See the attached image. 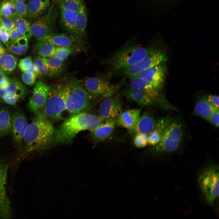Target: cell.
I'll return each instance as SVG.
<instances>
[{"label":"cell","instance_id":"14","mask_svg":"<svg viewBox=\"0 0 219 219\" xmlns=\"http://www.w3.org/2000/svg\"><path fill=\"white\" fill-rule=\"evenodd\" d=\"M165 69V66L161 63L141 71L135 76L144 80L159 91L162 88L164 83Z\"/></svg>","mask_w":219,"mask_h":219},{"label":"cell","instance_id":"34","mask_svg":"<svg viewBox=\"0 0 219 219\" xmlns=\"http://www.w3.org/2000/svg\"><path fill=\"white\" fill-rule=\"evenodd\" d=\"M38 74V76L48 75V64L46 57L39 56L36 57L33 63Z\"/></svg>","mask_w":219,"mask_h":219},{"label":"cell","instance_id":"23","mask_svg":"<svg viewBox=\"0 0 219 219\" xmlns=\"http://www.w3.org/2000/svg\"><path fill=\"white\" fill-rule=\"evenodd\" d=\"M131 78L129 87L145 92L154 97L160 98L163 97L159 94L158 91L144 80L137 76Z\"/></svg>","mask_w":219,"mask_h":219},{"label":"cell","instance_id":"46","mask_svg":"<svg viewBox=\"0 0 219 219\" xmlns=\"http://www.w3.org/2000/svg\"><path fill=\"white\" fill-rule=\"evenodd\" d=\"M9 32L11 38L12 42L23 36L15 27Z\"/></svg>","mask_w":219,"mask_h":219},{"label":"cell","instance_id":"7","mask_svg":"<svg viewBox=\"0 0 219 219\" xmlns=\"http://www.w3.org/2000/svg\"><path fill=\"white\" fill-rule=\"evenodd\" d=\"M198 182L206 202L213 203L219 196V166L210 164L201 171Z\"/></svg>","mask_w":219,"mask_h":219},{"label":"cell","instance_id":"30","mask_svg":"<svg viewBox=\"0 0 219 219\" xmlns=\"http://www.w3.org/2000/svg\"><path fill=\"white\" fill-rule=\"evenodd\" d=\"M56 47L49 42L40 40L37 41L35 49L39 56L46 58L54 55Z\"/></svg>","mask_w":219,"mask_h":219},{"label":"cell","instance_id":"9","mask_svg":"<svg viewBox=\"0 0 219 219\" xmlns=\"http://www.w3.org/2000/svg\"><path fill=\"white\" fill-rule=\"evenodd\" d=\"M165 59V56L162 51L155 49H149L146 55L137 64L116 72L120 75L131 78L141 71L159 65Z\"/></svg>","mask_w":219,"mask_h":219},{"label":"cell","instance_id":"50","mask_svg":"<svg viewBox=\"0 0 219 219\" xmlns=\"http://www.w3.org/2000/svg\"><path fill=\"white\" fill-rule=\"evenodd\" d=\"M5 50L2 44L0 43V57L5 54Z\"/></svg>","mask_w":219,"mask_h":219},{"label":"cell","instance_id":"3","mask_svg":"<svg viewBox=\"0 0 219 219\" xmlns=\"http://www.w3.org/2000/svg\"><path fill=\"white\" fill-rule=\"evenodd\" d=\"M66 110L74 114L88 109L92 99L83 87L81 80L72 79L63 84Z\"/></svg>","mask_w":219,"mask_h":219},{"label":"cell","instance_id":"10","mask_svg":"<svg viewBox=\"0 0 219 219\" xmlns=\"http://www.w3.org/2000/svg\"><path fill=\"white\" fill-rule=\"evenodd\" d=\"M81 83L92 99L112 96L117 88L111 85L106 79L100 76L87 78L81 80Z\"/></svg>","mask_w":219,"mask_h":219},{"label":"cell","instance_id":"45","mask_svg":"<svg viewBox=\"0 0 219 219\" xmlns=\"http://www.w3.org/2000/svg\"><path fill=\"white\" fill-rule=\"evenodd\" d=\"M209 103L214 107L219 108V97L216 95H210L207 97Z\"/></svg>","mask_w":219,"mask_h":219},{"label":"cell","instance_id":"21","mask_svg":"<svg viewBox=\"0 0 219 219\" xmlns=\"http://www.w3.org/2000/svg\"><path fill=\"white\" fill-rule=\"evenodd\" d=\"M61 23L69 33L78 40L76 26V12L71 10L61 9Z\"/></svg>","mask_w":219,"mask_h":219},{"label":"cell","instance_id":"19","mask_svg":"<svg viewBox=\"0 0 219 219\" xmlns=\"http://www.w3.org/2000/svg\"><path fill=\"white\" fill-rule=\"evenodd\" d=\"M141 109H129L122 112L117 120V125L131 132L140 116Z\"/></svg>","mask_w":219,"mask_h":219},{"label":"cell","instance_id":"35","mask_svg":"<svg viewBox=\"0 0 219 219\" xmlns=\"http://www.w3.org/2000/svg\"><path fill=\"white\" fill-rule=\"evenodd\" d=\"M1 16L13 18L16 16V10L13 2L11 1L1 2L0 3Z\"/></svg>","mask_w":219,"mask_h":219},{"label":"cell","instance_id":"2","mask_svg":"<svg viewBox=\"0 0 219 219\" xmlns=\"http://www.w3.org/2000/svg\"><path fill=\"white\" fill-rule=\"evenodd\" d=\"M56 130L48 119L36 116L28 124L23 141L28 151L41 150L52 144Z\"/></svg>","mask_w":219,"mask_h":219},{"label":"cell","instance_id":"31","mask_svg":"<svg viewBox=\"0 0 219 219\" xmlns=\"http://www.w3.org/2000/svg\"><path fill=\"white\" fill-rule=\"evenodd\" d=\"M28 39L23 36L13 42L8 47L10 53L18 55L25 54L28 49Z\"/></svg>","mask_w":219,"mask_h":219},{"label":"cell","instance_id":"27","mask_svg":"<svg viewBox=\"0 0 219 219\" xmlns=\"http://www.w3.org/2000/svg\"><path fill=\"white\" fill-rule=\"evenodd\" d=\"M12 132V118L9 110L5 108L0 110V139Z\"/></svg>","mask_w":219,"mask_h":219},{"label":"cell","instance_id":"53","mask_svg":"<svg viewBox=\"0 0 219 219\" xmlns=\"http://www.w3.org/2000/svg\"><path fill=\"white\" fill-rule=\"evenodd\" d=\"M158 0V1H170V0Z\"/></svg>","mask_w":219,"mask_h":219},{"label":"cell","instance_id":"6","mask_svg":"<svg viewBox=\"0 0 219 219\" xmlns=\"http://www.w3.org/2000/svg\"><path fill=\"white\" fill-rule=\"evenodd\" d=\"M65 109L63 84H61L50 87L45 104L36 113L38 117L58 120L62 119V113Z\"/></svg>","mask_w":219,"mask_h":219},{"label":"cell","instance_id":"33","mask_svg":"<svg viewBox=\"0 0 219 219\" xmlns=\"http://www.w3.org/2000/svg\"><path fill=\"white\" fill-rule=\"evenodd\" d=\"M60 8L72 10L76 12L85 4L83 0H53Z\"/></svg>","mask_w":219,"mask_h":219},{"label":"cell","instance_id":"48","mask_svg":"<svg viewBox=\"0 0 219 219\" xmlns=\"http://www.w3.org/2000/svg\"><path fill=\"white\" fill-rule=\"evenodd\" d=\"M10 79L5 73L0 75V89L3 88L8 83Z\"/></svg>","mask_w":219,"mask_h":219},{"label":"cell","instance_id":"8","mask_svg":"<svg viewBox=\"0 0 219 219\" xmlns=\"http://www.w3.org/2000/svg\"><path fill=\"white\" fill-rule=\"evenodd\" d=\"M58 15L55 4L53 2L44 15L36 19L31 24L32 36L38 40L49 34L54 33Z\"/></svg>","mask_w":219,"mask_h":219},{"label":"cell","instance_id":"22","mask_svg":"<svg viewBox=\"0 0 219 219\" xmlns=\"http://www.w3.org/2000/svg\"><path fill=\"white\" fill-rule=\"evenodd\" d=\"M40 40L49 42L57 47H69L73 49L77 47L73 39L64 33H51L37 41Z\"/></svg>","mask_w":219,"mask_h":219},{"label":"cell","instance_id":"43","mask_svg":"<svg viewBox=\"0 0 219 219\" xmlns=\"http://www.w3.org/2000/svg\"><path fill=\"white\" fill-rule=\"evenodd\" d=\"M0 25L9 31H10L15 27L13 18L1 16L0 18Z\"/></svg>","mask_w":219,"mask_h":219},{"label":"cell","instance_id":"5","mask_svg":"<svg viewBox=\"0 0 219 219\" xmlns=\"http://www.w3.org/2000/svg\"><path fill=\"white\" fill-rule=\"evenodd\" d=\"M184 135L182 122L178 118L174 119L163 133L159 142L154 146L155 153L161 155L176 151L182 143Z\"/></svg>","mask_w":219,"mask_h":219},{"label":"cell","instance_id":"17","mask_svg":"<svg viewBox=\"0 0 219 219\" xmlns=\"http://www.w3.org/2000/svg\"><path fill=\"white\" fill-rule=\"evenodd\" d=\"M27 92L26 86L20 81L10 79L7 85L0 89V98L2 99L5 97L16 96L21 99Z\"/></svg>","mask_w":219,"mask_h":219},{"label":"cell","instance_id":"20","mask_svg":"<svg viewBox=\"0 0 219 219\" xmlns=\"http://www.w3.org/2000/svg\"><path fill=\"white\" fill-rule=\"evenodd\" d=\"M50 0H30L27 4L26 17L36 19L41 16L50 6Z\"/></svg>","mask_w":219,"mask_h":219},{"label":"cell","instance_id":"42","mask_svg":"<svg viewBox=\"0 0 219 219\" xmlns=\"http://www.w3.org/2000/svg\"><path fill=\"white\" fill-rule=\"evenodd\" d=\"M30 57H28L20 59L19 61L18 67L22 71H28L33 64Z\"/></svg>","mask_w":219,"mask_h":219},{"label":"cell","instance_id":"29","mask_svg":"<svg viewBox=\"0 0 219 219\" xmlns=\"http://www.w3.org/2000/svg\"><path fill=\"white\" fill-rule=\"evenodd\" d=\"M17 63V59L12 54H5L0 57V68L5 73L12 72L16 67Z\"/></svg>","mask_w":219,"mask_h":219},{"label":"cell","instance_id":"37","mask_svg":"<svg viewBox=\"0 0 219 219\" xmlns=\"http://www.w3.org/2000/svg\"><path fill=\"white\" fill-rule=\"evenodd\" d=\"M74 51L73 48L71 47L56 46L53 56L64 61Z\"/></svg>","mask_w":219,"mask_h":219},{"label":"cell","instance_id":"26","mask_svg":"<svg viewBox=\"0 0 219 219\" xmlns=\"http://www.w3.org/2000/svg\"><path fill=\"white\" fill-rule=\"evenodd\" d=\"M87 19V12L84 5L76 12V29L79 39L85 36Z\"/></svg>","mask_w":219,"mask_h":219},{"label":"cell","instance_id":"32","mask_svg":"<svg viewBox=\"0 0 219 219\" xmlns=\"http://www.w3.org/2000/svg\"><path fill=\"white\" fill-rule=\"evenodd\" d=\"M15 27L22 35L28 40L32 35L31 31V24L24 18L15 16L13 18Z\"/></svg>","mask_w":219,"mask_h":219},{"label":"cell","instance_id":"16","mask_svg":"<svg viewBox=\"0 0 219 219\" xmlns=\"http://www.w3.org/2000/svg\"><path fill=\"white\" fill-rule=\"evenodd\" d=\"M28 125L23 113L17 112L13 115L12 117V132L14 141L17 144H21Z\"/></svg>","mask_w":219,"mask_h":219},{"label":"cell","instance_id":"25","mask_svg":"<svg viewBox=\"0 0 219 219\" xmlns=\"http://www.w3.org/2000/svg\"><path fill=\"white\" fill-rule=\"evenodd\" d=\"M208 102L207 97L203 96L197 101L195 106L193 112L196 115L207 120L217 109Z\"/></svg>","mask_w":219,"mask_h":219},{"label":"cell","instance_id":"15","mask_svg":"<svg viewBox=\"0 0 219 219\" xmlns=\"http://www.w3.org/2000/svg\"><path fill=\"white\" fill-rule=\"evenodd\" d=\"M50 87L40 81L35 83L32 96L28 103V107L32 112L36 113L45 104Z\"/></svg>","mask_w":219,"mask_h":219},{"label":"cell","instance_id":"12","mask_svg":"<svg viewBox=\"0 0 219 219\" xmlns=\"http://www.w3.org/2000/svg\"><path fill=\"white\" fill-rule=\"evenodd\" d=\"M8 167L0 161V217L9 218L12 215L10 201L6 193Z\"/></svg>","mask_w":219,"mask_h":219},{"label":"cell","instance_id":"36","mask_svg":"<svg viewBox=\"0 0 219 219\" xmlns=\"http://www.w3.org/2000/svg\"><path fill=\"white\" fill-rule=\"evenodd\" d=\"M164 131L155 128L148 135V144L150 145L155 146L160 141Z\"/></svg>","mask_w":219,"mask_h":219},{"label":"cell","instance_id":"11","mask_svg":"<svg viewBox=\"0 0 219 219\" xmlns=\"http://www.w3.org/2000/svg\"><path fill=\"white\" fill-rule=\"evenodd\" d=\"M123 95L127 99L141 106L155 105L165 109H169L171 105L164 98H158L141 91L130 87L124 89Z\"/></svg>","mask_w":219,"mask_h":219},{"label":"cell","instance_id":"4","mask_svg":"<svg viewBox=\"0 0 219 219\" xmlns=\"http://www.w3.org/2000/svg\"><path fill=\"white\" fill-rule=\"evenodd\" d=\"M149 49L134 43H129L116 51L108 61L112 71L116 72L137 64L147 54Z\"/></svg>","mask_w":219,"mask_h":219},{"label":"cell","instance_id":"41","mask_svg":"<svg viewBox=\"0 0 219 219\" xmlns=\"http://www.w3.org/2000/svg\"><path fill=\"white\" fill-rule=\"evenodd\" d=\"M36 76L29 71L23 72L21 75V78L23 82L29 85H33L36 81Z\"/></svg>","mask_w":219,"mask_h":219},{"label":"cell","instance_id":"13","mask_svg":"<svg viewBox=\"0 0 219 219\" xmlns=\"http://www.w3.org/2000/svg\"><path fill=\"white\" fill-rule=\"evenodd\" d=\"M121 102L117 98L112 96L106 98L99 107V116L104 120H116L123 112Z\"/></svg>","mask_w":219,"mask_h":219},{"label":"cell","instance_id":"1","mask_svg":"<svg viewBox=\"0 0 219 219\" xmlns=\"http://www.w3.org/2000/svg\"><path fill=\"white\" fill-rule=\"evenodd\" d=\"M103 120L99 116L84 112L73 114L56 130L52 143H70L79 132L89 130L92 132Z\"/></svg>","mask_w":219,"mask_h":219},{"label":"cell","instance_id":"28","mask_svg":"<svg viewBox=\"0 0 219 219\" xmlns=\"http://www.w3.org/2000/svg\"><path fill=\"white\" fill-rule=\"evenodd\" d=\"M47 59L49 67L48 75L49 76L57 77L63 73L65 68L64 61L54 56Z\"/></svg>","mask_w":219,"mask_h":219},{"label":"cell","instance_id":"24","mask_svg":"<svg viewBox=\"0 0 219 219\" xmlns=\"http://www.w3.org/2000/svg\"><path fill=\"white\" fill-rule=\"evenodd\" d=\"M115 120H106L103 122L92 132L94 139L102 141L108 137L115 128Z\"/></svg>","mask_w":219,"mask_h":219},{"label":"cell","instance_id":"47","mask_svg":"<svg viewBox=\"0 0 219 219\" xmlns=\"http://www.w3.org/2000/svg\"><path fill=\"white\" fill-rule=\"evenodd\" d=\"M21 99L19 97L16 96H9L3 98L2 99L3 101L5 103L10 105H14Z\"/></svg>","mask_w":219,"mask_h":219},{"label":"cell","instance_id":"49","mask_svg":"<svg viewBox=\"0 0 219 219\" xmlns=\"http://www.w3.org/2000/svg\"><path fill=\"white\" fill-rule=\"evenodd\" d=\"M29 71L31 72L32 73H33V74H34L36 77L37 76H38V74L37 73V72L36 71V70L35 68L34 65V64L33 63V64H32L31 67H30V69H29Z\"/></svg>","mask_w":219,"mask_h":219},{"label":"cell","instance_id":"51","mask_svg":"<svg viewBox=\"0 0 219 219\" xmlns=\"http://www.w3.org/2000/svg\"><path fill=\"white\" fill-rule=\"evenodd\" d=\"M1 2L2 1H21L23 2H25L27 0H0Z\"/></svg>","mask_w":219,"mask_h":219},{"label":"cell","instance_id":"44","mask_svg":"<svg viewBox=\"0 0 219 219\" xmlns=\"http://www.w3.org/2000/svg\"><path fill=\"white\" fill-rule=\"evenodd\" d=\"M219 109H216L207 120L215 127L219 126Z\"/></svg>","mask_w":219,"mask_h":219},{"label":"cell","instance_id":"38","mask_svg":"<svg viewBox=\"0 0 219 219\" xmlns=\"http://www.w3.org/2000/svg\"><path fill=\"white\" fill-rule=\"evenodd\" d=\"M16 8V16L21 17H26L27 13V7L24 2L13 1Z\"/></svg>","mask_w":219,"mask_h":219},{"label":"cell","instance_id":"52","mask_svg":"<svg viewBox=\"0 0 219 219\" xmlns=\"http://www.w3.org/2000/svg\"><path fill=\"white\" fill-rule=\"evenodd\" d=\"M5 73L0 68V75Z\"/></svg>","mask_w":219,"mask_h":219},{"label":"cell","instance_id":"18","mask_svg":"<svg viewBox=\"0 0 219 219\" xmlns=\"http://www.w3.org/2000/svg\"><path fill=\"white\" fill-rule=\"evenodd\" d=\"M156 120L147 113L140 116L131 133L148 135L155 128Z\"/></svg>","mask_w":219,"mask_h":219},{"label":"cell","instance_id":"40","mask_svg":"<svg viewBox=\"0 0 219 219\" xmlns=\"http://www.w3.org/2000/svg\"><path fill=\"white\" fill-rule=\"evenodd\" d=\"M147 139V135L141 134H136L134 138V144L137 148H144L148 144Z\"/></svg>","mask_w":219,"mask_h":219},{"label":"cell","instance_id":"39","mask_svg":"<svg viewBox=\"0 0 219 219\" xmlns=\"http://www.w3.org/2000/svg\"><path fill=\"white\" fill-rule=\"evenodd\" d=\"M0 40L7 47H8L12 42L9 31L0 25Z\"/></svg>","mask_w":219,"mask_h":219},{"label":"cell","instance_id":"54","mask_svg":"<svg viewBox=\"0 0 219 219\" xmlns=\"http://www.w3.org/2000/svg\"><path fill=\"white\" fill-rule=\"evenodd\" d=\"M1 16V15L0 14V21Z\"/></svg>","mask_w":219,"mask_h":219}]
</instances>
